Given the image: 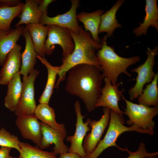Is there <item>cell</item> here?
<instances>
[{
  "label": "cell",
  "mask_w": 158,
  "mask_h": 158,
  "mask_svg": "<svg viewBox=\"0 0 158 158\" xmlns=\"http://www.w3.org/2000/svg\"><path fill=\"white\" fill-rule=\"evenodd\" d=\"M8 32H5L0 28V38L4 36Z\"/></svg>",
  "instance_id": "cell-35"
},
{
  "label": "cell",
  "mask_w": 158,
  "mask_h": 158,
  "mask_svg": "<svg viewBox=\"0 0 158 158\" xmlns=\"http://www.w3.org/2000/svg\"><path fill=\"white\" fill-rule=\"evenodd\" d=\"M19 72L14 74L7 84L8 90L4 99V105L15 112L19 104L23 90V84Z\"/></svg>",
  "instance_id": "cell-17"
},
{
  "label": "cell",
  "mask_w": 158,
  "mask_h": 158,
  "mask_svg": "<svg viewBox=\"0 0 158 158\" xmlns=\"http://www.w3.org/2000/svg\"><path fill=\"white\" fill-rule=\"evenodd\" d=\"M37 58L46 67L48 73L46 86L38 101L40 104H49L50 99L53 92L56 76L58 75L59 67L52 65L44 57H41L37 55Z\"/></svg>",
  "instance_id": "cell-24"
},
{
  "label": "cell",
  "mask_w": 158,
  "mask_h": 158,
  "mask_svg": "<svg viewBox=\"0 0 158 158\" xmlns=\"http://www.w3.org/2000/svg\"><path fill=\"white\" fill-rule=\"evenodd\" d=\"M34 114L37 119L53 128L59 129L62 125L63 123L56 122L54 110L49 104H40L37 106Z\"/></svg>",
  "instance_id": "cell-27"
},
{
  "label": "cell",
  "mask_w": 158,
  "mask_h": 158,
  "mask_svg": "<svg viewBox=\"0 0 158 158\" xmlns=\"http://www.w3.org/2000/svg\"><path fill=\"white\" fill-rule=\"evenodd\" d=\"M124 1L123 0H118L109 10L101 15L99 33L106 32L107 36L110 37L116 29L122 27L116 18V14Z\"/></svg>",
  "instance_id": "cell-20"
},
{
  "label": "cell",
  "mask_w": 158,
  "mask_h": 158,
  "mask_svg": "<svg viewBox=\"0 0 158 158\" xmlns=\"http://www.w3.org/2000/svg\"><path fill=\"white\" fill-rule=\"evenodd\" d=\"M19 141L17 136L11 134L4 128L0 129V146L14 148L19 152Z\"/></svg>",
  "instance_id": "cell-29"
},
{
  "label": "cell",
  "mask_w": 158,
  "mask_h": 158,
  "mask_svg": "<svg viewBox=\"0 0 158 158\" xmlns=\"http://www.w3.org/2000/svg\"><path fill=\"white\" fill-rule=\"evenodd\" d=\"M55 1L54 0H40L38 6V8L42 14L47 15V7L51 3Z\"/></svg>",
  "instance_id": "cell-31"
},
{
  "label": "cell",
  "mask_w": 158,
  "mask_h": 158,
  "mask_svg": "<svg viewBox=\"0 0 158 158\" xmlns=\"http://www.w3.org/2000/svg\"><path fill=\"white\" fill-rule=\"evenodd\" d=\"M40 72L33 69L27 77H23V90L18 106L14 112L16 116L34 114L36 107L35 99L34 84L35 80Z\"/></svg>",
  "instance_id": "cell-8"
},
{
  "label": "cell",
  "mask_w": 158,
  "mask_h": 158,
  "mask_svg": "<svg viewBox=\"0 0 158 158\" xmlns=\"http://www.w3.org/2000/svg\"><path fill=\"white\" fill-rule=\"evenodd\" d=\"M40 0H26L23 6L22 11L19 16L20 18L16 24V27L25 24L40 23L42 15L38 8Z\"/></svg>",
  "instance_id": "cell-23"
},
{
  "label": "cell",
  "mask_w": 158,
  "mask_h": 158,
  "mask_svg": "<svg viewBox=\"0 0 158 158\" xmlns=\"http://www.w3.org/2000/svg\"><path fill=\"white\" fill-rule=\"evenodd\" d=\"M71 1V6L68 11L53 17H49L47 14H42L40 18V24L43 25H56L78 34L80 26L77 18L76 11L80 1L78 0Z\"/></svg>",
  "instance_id": "cell-11"
},
{
  "label": "cell",
  "mask_w": 158,
  "mask_h": 158,
  "mask_svg": "<svg viewBox=\"0 0 158 158\" xmlns=\"http://www.w3.org/2000/svg\"><path fill=\"white\" fill-rule=\"evenodd\" d=\"M15 123L22 137L32 140L39 148L42 138L41 124L35 114L18 116Z\"/></svg>",
  "instance_id": "cell-13"
},
{
  "label": "cell",
  "mask_w": 158,
  "mask_h": 158,
  "mask_svg": "<svg viewBox=\"0 0 158 158\" xmlns=\"http://www.w3.org/2000/svg\"><path fill=\"white\" fill-rule=\"evenodd\" d=\"M21 3V1L20 0H0V6L14 7Z\"/></svg>",
  "instance_id": "cell-32"
},
{
  "label": "cell",
  "mask_w": 158,
  "mask_h": 158,
  "mask_svg": "<svg viewBox=\"0 0 158 158\" xmlns=\"http://www.w3.org/2000/svg\"><path fill=\"white\" fill-rule=\"evenodd\" d=\"M20 154L18 158H58L53 152L44 151L37 146L19 141Z\"/></svg>",
  "instance_id": "cell-28"
},
{
  "label": "cell",
  "mask_w": 158,
  "mask_h": 158,
  "mask_svg": "<svg viewBox=\"0 0 158 158\" xmlns=\"http://www.w3.org/2000/svg\"><path fill=\"white\" fill-rule=\"evenodd\" d=\"M104 80V85L102 88L101 94L97 101L95 107H107L118 114H123V112L120 110L118 104L122 95V90H119L118 89L120 83H118L114 86L107 78L105 77Z\"/></svg>",
  "instance_id": "cell-14"
},
{
  "label": "cell",
  "mask_w": 158,
  "mask_h": 158,
  "mask_svg": "<svg viewBox=\"0 0 158 158\" xmlns=\"http://www.w3.org/2000/svg\"><path fill=\"white\" fill-rule=\"evenodd\" d=\"M142 158H158L157 156H147L145 157Z\"/></svg>",
  "instance_id": "cell-36"
},
{
  "label": "cell",
  "mask_w": 158,
  "mask_h": 158,
  "mask_svg": "<svg viewBox=\"0 0 158 158\" xmlns=\"http://www.w3.org/2000/svg\"><path fill=\"white\" fill-rule=\"evenodd\" d=\"M24 28L23 25L12 29L0 38V66H2L8 54L17 44Z\"/></svg>",
  "instance_id": "cell-22"
},
{
  "label": "cell",
  "mask_w": 158,
  "mask_h": 158,
  "mask_svg": "<svg viewBox=\"0 0 158 158\" xmlns=\"http://www.w3.org/2000/svg\"><path fill=\"white\" fill-rule=\"evenodd\" d=\"M104 12L103 10H99L91 13L82 12L77 15L78 20L83 24L85 30L89 31L93 40L99 43L100 42L98 35L100 17Z\"/></svg>",
  "instance_id": "cell-19"
},
{
  "label": "cell",
  "mask_w": 158,
  "mask_h": 158,
  "mask_svg": "<svg viewBox=\"0 0 158 158\" xmlns=\"http://www.w3.org/2000/svg\"><path fill=\"white\" fill-rule=\"evenodd\" d=\"M24 3L14 7L0 6V28L5 32L11 29V23L13 19L21 14Z\"/></svg>",
  "instance_id": "cell-26"
},
{
  "label": "cell",
  "mask_w": 158,
  "mask_h": 158,
  "mask_svg": "<svg viewBox=\"0 0 158 158\" xmlns=\"http://www.w3.org/2000/svg\"><path fill=\"white\" fill-rule=\"evenodd\" d=\"M11 148L5 147L1 146L0 148V158H18L11 156L10 152Z\"/></svg>",
  "instance_id": "cell-33"
},
{
  "label": "cell",
  "mask_w": 158,
  "mask_h": 158,
  "mask_svg": "<svg viewBox=\"0 0 158 158\" xmlns=\"http://www.w3.org/2000/svg\"><path fill=\"white\" fill-rule=\"evenodd\" d=\"M42 138L39 148L42 150L54 144L53 152L56 155L68 152L69 148L64 142L67 133L64 124L61 128L55 129L40 122Z\"/></svg>",
  "instance_id": "cell-9"
},
{
  "label": "cell",
  "mask_w": 158,
  "mask_h": 158,
  "mask_svg": "<svg viewBox=\"0 0 158 158\" xmlns=\"http://www.w3.org/2000/svg\"><path fill=\"white\" fill-rule=\"evenodd\" d=\"M107 37L104 36L100 40L101 47L96 53L98 60L102 72L103 77H106L114 86L117 84L118 78L121 73L128 77L131 75L128 73L127 68L139 61L140 57L135 56L130 58H124L118 55L113 47L107 44Z\"/></svg>",
  "instance_id": "cell-3"
},
{
  "label": "cell",
  "mask_w": 158,
  "mask_h": 158,
  "mask_svg": "<svg viewBox=\"0 0 158 158\" xmlns=\"http://www.w3.org/2000/svg\"><path fill=\"white\" fill-rule=\"evenodd\" d=\"M158 73H156L151 82L146 86L138 97L139 104L147 106L158 105Z\"/></svg>",
  "instance_id": "cell-25"
},
{
  "label": "cell",
  "mask_w": 158,
  "mask_h": 158,
  "mask_svg": "<svg viewBox=\"0 0 158 158\" xmlns=\"http://www.w3.org/2000/svg\"><path fill=\"white\" fill-rule=\"evenodd\" d=\"M124 124L123 114L110 110L109 126L105 136L99 141L92 152L85 158H97L104 150L111 146L116 147L122 151H126L127 148H121L116 144V141L118 137L127 131H135L141 133H143L134 126L127 127L124 125Z\"/></svg>",
  "instance_id": "cell-4"
},
{
  "label": "cell",
  "mask_w": 158,
  "mask_h": 158,
  "mask_svg": "<svg viewBox=\"0 0 158 158\" xmlns=\"http://www.w3.org/2000/svg\"><path fill=\"white\" fill-rule=\"evenodd\" d=\"M25 27L28 30L37 55L44 57L46 54L44 45L48 27L40 23L29 24Z\"/></svg>",
  "instance_id": "cell-21"
},
{
  "label": "cell",
  "mask_w": 158,
  "mask_h": 158,
  "mask_svg": "<svg viewBox=\"0 0 158 158\" xmlns=\"http://www.w3.org/2000/svg\"><path fill=\"white\" fill-rule=\"evenodd\" d=\"M127 151L129 156L127 158H142L147 156H157L158 152L149 153L145 147V145L143 142H140L138 150L135 152H132L129 151L128 149Z\"/></svg>",
  "instance_id": "cell-30"
},
{
  "label": "cell",
  "mask_w": 158,
  "mask_h": 158,
  "mask_svg": "<svg viewBox=\"0 0 158 158\" xmlns=\"http://www.w3.org/2000/svg\"><path fill=\"white\" fill-rule=\"evenodd\" d=\"M58 158H82L78 154L75 153L68 152L60 154Z\"/></svg>",
  "instance_id": "cell-34"
},
{
  "label": "cell",
  "mask_w": 158,
  "mask_h": 158,
  "mask_svg": "<svg viewBox=\"0 0 158 158\" xmlns=\"http://www.w3.org/2000/svg\"><path fill=\"white\" fill-rule=\"evenodd\" d=\"M22 47L16 44L7 55L0 71V84L7 85L13 76L19 72L21 66Z\"/></svg>",
  "instance_id": "cell-15"
},
{
  "label": "cell",
  "mask_w": 158,
  "mask_h": 158,
  "mask_svg": "<svg viewBox=\"0 0 158 158\" xmlns=\"http://www.w3.org/2000/svg\"><path fill=\"white\" fill-rule=\"evenodd\" d=\"M48 27L47 38L46 40L44 49L46 54H51L58 44L62 50L63 61L73 52L74 43L68 30L66 28L54 25H47Z\"/></svg>",
  "instance_id": "cell-7"
},
{
  "label": "cell",
  "mask_w": 158,
  "mask_h": 158,
  "mask_svg": "<svg viewBox=\"0 0 158 158\" xmlns=\"http://www.w3.org/2000/svg\"><path fill=\"white\" fill-rule=\"evenodd\" d=\"M103 114L99 120H90V121L89 126L91 128V132L85 136L83 145L86 156L95 149L109 124L110 109L107 107H103Z\"/></svg>",
  "instance_id": "cell-12"
},
{
  "label": "cell",
  "mask_w": 158,
  "mask_h": 158,
  "mask_svg": "<svg viewBox=\"0 0 158 158\" xmlns=\"http://www.w3.org/2000/svg\"><path fill=\"white\" fill-rule=\"evenodd\" d=\"M121 97L126 103L123 113L129 118L126 121L127 125L136 127L143 134L153 135L155 123L153 119L158 114V107H150L134 103L127 100L122 95Z\"/></svg>",
  "instance_id": "cell-5"
},
{
  "label": "cell",
  "mask_w": 158,
  "mask_h": 158,
  "mask_svg": "<svg viewBox=\"0 0 158 158\" xmlns=\"http://www.w3.org/2000/svg\"><path fill=\"white\" fill-rule=\"evenodd\" d=\"M74 107L77 116L75 130L73 136H68L66 138V140L71 143L68 152L76 153L82 158H85L86 155L83 143L87 132L90 130L88 126L91 120L88 118L86 122H83V119L85 116L82 115L80 104L78 100L75 101Z\"/></svg>",
  "instance_id": "cell-10"
},
{
  "label": "cell",
  "mask_w": 158,
  "mask_h": 158,
  "mask_svg": "<svg viewBox=\"0 0 158 158\" xmlns=\"http://www.w3.org/2000/svg\"><path fill=\"white\" fill-rule=\"evenodd\" d=\"M68 30L74 43V48L72 53L62 61V64L59 66V78L54 88L58 87L60 83L65 79L67 72L76 65H92L102 71L96 53L101 47L100 43L95 42L91 36L90 33L84 30L82 26H80L78 34Z\"/></svg>",
  "instance_id": "cell-2"
},
{
  "label": "cell",
  "mask_w": 158,
  "mask_h": 158,
  "mask_svg": "<svg viewBox=\"0 0 158 158\" xmlns=\"http://www.w3.org/2000/svg\"><path fill=\"white\" fill-rule=\"evenodd\" d=\"M145 11V16L143 22L133 32L136 37L145 35L148 28L151 26L158 31V8L156 0H146Z\"/></svg>",
  "instance_id": "cell-18"
},
{
  "label": "cell",
  "mask_w": 158,
  "mask_h": 158,
  "mask_svg": "<svg viewBox=\"0 0 158 158\" xmlns=\"http://www.w3.org/2000/svg\"><path fill=\"white\" fill-rule=\"evenodd\" d=\"M158 51L157 46L152 49L147 48L146 51L147 57L145 61L132 70V72L137 73L138 75L135 85L128 91L130 101L138 97L142 93L144 85L147 83H150L153 79L156 73L153 68L155 63V57L158 54Z\"/></svg>",
  "instance_id": "cell-6"
},
{
  "label": "cell",
  "mask_w": 158,
  "mask_h": 158,
  "mask_svg": "<svg viewBox=\"0 0 158 158\" xmlns=\"http://www.w3.org/2000/svg\"><path fill=\"white\" fill-rule=\"evenodd\" d=\"M25 41L24 50L21 54V66L19 72L20 75L27 77L33 69L37 62V54L27 29L24 27L22 35Z\"/></svg>",
  "instance_id": "cell-16"
},
{
  "label": "cell",
  "mask_w": 158,
  "mask_h": 158,
  "mask_svg": "<svg viewBox=\"0 0 158 158\" xmlns=\"http://www.w3.org/2000/svg\"><path fill=\"white\" fill-rule=\"evenodd\" d=\"M101 71L94 66L80 64L73 66L68 71L65 90L81 99L89 112L95 109L101 94L104 78Z\"/></svg>",
  "instance_id": "cell-1"
}]
</instances>
